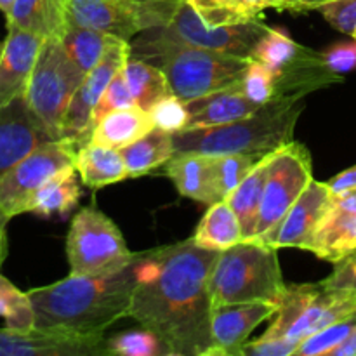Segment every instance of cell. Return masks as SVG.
I'll return each mask as SVG.
<instances>
[{"instance_id": "1", "label": "cell", "mask_w": 356, "mask_h": 356, "mask_svg": "<svg viewBox=\"0 0 356 356\" xmlns=\"http://www.w3.org/2000/svg\"><path fill=\"white\" fill-rule=\"evenodd\" d=\"M218 250L193 240L138 252L129 316L155 332L172 356H211L212 299L209 291Z\"/></svg>"}, {"instance_id": "2", "label": "cell", "mask_w": 356, "mask_h": 356, "mask_svg": "<svg viewBox=\"0 0 356 356\" xmlns=\"http://www.w3.org/2000/svg\"><path fill=\"white\" fill-rule=\"evenodd\" d=\"M134 282L136 257L113 273L99 277L70 273L65 280L31 289L28 296L33 305L35 327L104 332L129 316Z\"/></svg>"}, {"instance_id": "3", "label": "cell", "mask_w": 356, "mask_h": 356, "mask_svg": "<svg viewBox=\"0 0 356 356\" xmlns=\"http://www.w3.org/2000/svg\"><path fill=\"white\" fill-rule=\"evenodd\" d=\"M129 47L131 56L159 66L172 94L183 101L236 86L250 59L188 44L163 26L141 31Z\"/></svg>"}, {"instance_id": "4", "label": "cell", "mask_w": 356, "mask_h": 356, "mask_svg": "<svg viewBox=\"0 0 356 356\" xmlns=\"http://www.w3.org/2000/svg\"><path fill=\"white\" fill-rule=\"evenodd\" d=\"M305 108V94L277 96L240 120L176 132L172 134L174 152L204 155L270 153L294 141L296 125Z\"/></svg>"}, {"instance_id": "5", "label": "cell", "mask_w": 356, "mask_h": 356, "mask_svg": "<svg viewBox=\"0 0 356 356\" xmlns=\"http://www.w3.org/2000/svg\"><path fill=\"white\" fill-rule=\"evenodd\" d=\"M285 287L278 250L257 242H240L221 250L209 282L212 308L235 302L278 305Z\"/></svg>"}, {"instance_id": "6", "label": "cell", "mask_w": 356, "mask_h": 356, "mask_svg": "<svg viewBox=\"0 0 356 356\" xmlns=\"http://www.w3.org/2000/svg\"><path fill=\"white\" fill-rule=\"evenodd\" d=\"M83 79L86 73L70 58L59 38L44 40L24 97L58 141L66 111Z\"/></svg>"}, {"instance_id": "7", "label": "cell", "mask_w": 356, "mask_h": 356, "mask_svg": "<svg viewBox=\"0 0 356 356\" xmlns=\"http://www.w3.org/2000/svg\"><path fill=\"white\" fill-rule=\"evenodd\" d=\"M66 256L72 275L113 273L136 257L118 226L94 205L80 209L66 236Z\"/></svg>"}, {"instance_id": "8", "label": "cell", "mask_w": 356, "mask_h": 356, "mask_svg": "<svg viewBox=\"0 0 356 356\" xmlns=\"http://www.w3.org/2000/svg\"><path fill=\"white\" fill-rule=\"evenodd\" d=\"M184 0H68L70 23L131 42L152 28L167 26Z\"/></svg>"}, {"instance_id": "9", "label": "cell", "mask_w": 356, "mask_h": 356, "mask_svg": "<svg viewBox=\"0 0 356 356\" xmlns=\"http://www.w3.org/2000/svg\"><path fill=\"white\" fill-rule=\"evenodd\" d=\"M313 181L312 156L306 146L291 141L273 149L268 160L266 183L261 200L256 235L250 242L263 238L284 219L302 191Z\"/></svg>"}, {"instance_id": "10", "label": "cell", "mask_w": 356, "mask_h": 356, "mask_svg": "<svg viewBox=\"0 0 356 356\" xmlns=\"http://www.w3.org/2000/svg\"><path fill=\"white\" fill-rule=\"evenodd\" d=\"M76 152L65 141H51L38 146L0 177V214L10 221L30 212L37 191L51 177L68 167H75Z\"/></svg>"}, {"instance_id": "11", "label": "cell", "mask_w": 356, "mask_h": 356, "mask_svg": "<svg viewBox=\"0 0 356 356\" xmlns=\"http://www.w3.org/2000/svg\"><path fill=\"white\" fill-rule=\"evenodd\" d=\"M163 28L188 44L238 58H252L257 42L270 30L261 17L243 23L209 24L198 16L190 0L181 3L170 23Z\"/></svg>"}, {"instance_id": "12", "label": "cell", "mask_w": 356, "mask_h": 356, "mask_svg": "<svg viewBox=\"0 0 356 356\" xmlns=\"http://www.w3.org/2000/svg\"><path fill=\"white\" fill-rule=\"evenodd\" d=\"M129 54H131V47H129L127 40H120L118 44H115L97 63L96 68L87 73L82 86L73 96L68 111H66L65 122H63L61 141L72 146L75 152H79L82 146L90 141L94 108L97 106L101 96L110 86L113 76L124 68Z\"/></svg>"}, {"instance_id": "13", "label": "cell", "mask_w": 356, "mask_h": 356, "mask_svg": "<svg viewBox=\"0 0 356 356\" xmlns=\"http://www.w3.org/2000/svg\"><path fill=\"white\" fill-rule=\"evenodd\" d=\"M104 332L40 329L28 332L0 329V356H110Z\"/></svg>"}, {"instance_id": "14", "label": "cell", "mask_w": 356, "mask_h": 356, "mask_svg": "<svg viewBox=\"0 0 356 356\" xmlns=\"http://www.w3.org/2000/svg\"><path fill=\"white\" fill-rule=\"evenodd\" d=\"M332 205V191L327 183H318L313 179L306 186L301 197L289 209L280 222L257 243L270 245L273 249H305L308 250L309 242L315 235L316 228L322 225Z\"/></svg>"}, {"instance_id": "15", "label": "cell", "mask_w": 356, "mask_h": 356, "mask_svg": "<svg viewBox=\"0 0 356 356\" xmlns=\"http://www.w3.org/2000/svg\"><path fill=\"white\" fill-rule=\"evenodd\" d=\"M58 141L35 115L26 97L0 104V177L45 143Z\"/></svg>"}, {"instance_id": "16", "label": "cell", "mask_w": 356, "mask_h": 356, "mask_svg": "<svg viewBox=\"0 0 356 356\" xmlns=\"http://www.w3.org/2000/svg\"><path fill=\"white\" fill-rule=\"evenodd\" d=\"M273 302H235L212 309L211 356H238L257 325L273 318Z\"/></svg>"}, {"instance_id": "17", "label": "cell", "mask_w": 356, "mask_h": 356, "mask_svg": "<svg viewBox=\"0 0 356 356\" xmlns=\"http://www.w3.org/2000/svg\"><path fill=\"white\" fill-rule=\"evenodd\" d=\"M44 38L16 26H7L0 44V104L24 96Z\"/></svg>"}, {"instance_id": "18", "label": "cell", "mask_w": 356, "mask_h": 356, "mask_svg": "<svg viewBox=\"0 0 356 356\" xmlns=\"http://www.w3.org/2000/svg\"><path fill=\"white\" fill-rule=\"evenodd\" d=\"M356 315V294L348 291H332L318 284L315 294L306 302L298 322L292 327L289 337L305 341L306 337L327 329L337 322Z\"/></svg>"}, {"instance_id": "19", "label": "cell", "mask_w": 356, "mask_h": 356, "mask_svg": "<svg viewBox=\"0 0 356 356\" xmlns=\"http://www.w3.org/2000/svg\"><path fill=\"white\" fill-rule=\"evenodd\" d=\"M188 106V127H212V125L228 124L249 117L259 110L263 104L250 101L240 90V82L228 89L216 90L205 96L186 101Z\"/></svg>"}, {"instance_id": "20", "label": "cell", "mask_w": 356, "mask_h": 356, "mask_svg": "<svg viewBox=\"0 0 356 356\" xmlns=\"http://www.w3.org/2000/svg\"><path fill=\"white\" fill-rule=\"evenodd\" d=\"M165 172L183 197L207 205L219 202L211 155L195 152L174 153L172 159L165 163Z\"/></svg>"}, {"instance_id": "21", "label": "cell", "mask_w": 356, "mask_h": 356, "mask_svg": "<svg viewBox=\"0 0 356 356\" xmlns=\"http://www.w3.org/2000/svg\"><path fill=\"white\" fill-rule=\"evenodd\" d=\"M68 24V0H14L7 16V26L26 30L44 40H61Z\"/></svg>"}, {"instance_id": "22", "label": "cell", "mask_w": 356, "mask_h": 356, "mask_svg": "<svg viewBox=\"0 0 356 356\" xmlns=\"http://www.w3.org/2000/svg\"><path fill=\"white\" fill-rule=\"evenodd\" d=\"M308 250L318 259L334 264L356 254V212H327L309 242Z\"/></svg>"}, {"instance_id": "23", "label": "cell", "mask_w": 356, "mask_h": 356, "mask_svg": "<svg viewBox=\"0 0 356 356\" xmlns=\"http://www.w3.org/2000/svg\"><path fill=\"white\" fill-rule=\"evenodd\" d=\"M75 169L86 186L103 188L127 179V165L120 149L87 143L76 152Z\"/></svg>"}, {"instance_id": "24", "label": "cell", "mask_w": 356, "mask_h": 356, "mask_svg": "<svg viewBox=\"0 0 356 356\" xmlns=\"http://www.w3.org/2000/svg\"><path fill=\"white\" fill-rule=\"evenodd\" d=\"M153 125L152 117L148 111L141 110L138 106L125 108V110L111 111L104 115L90 134V141L94 145L108 146V148L122 149L152 131Z\"/></svg>"}, {"instance_id": "25", "label": "cell", "mask_w": 356, "mask_h": 356, "mask_svg": "<svg viewBox=\"0 0 356 356\" xmlns=\"http://www.w3.org/2000/svg\"><path fill=\"white\" fill-rule=\"evenodd\" d=\"M191 240L198 247L218 250V252L243 242L242 225H240L238 216L235 214L232 205L226 200H219L209 205L207 212L198 222L197 232L191 236Z\"/></svg>"}, {"instance_id": "26", "label": "cell", "mask_w": 356, "mask_h": 356, "mask_svg": "<svg viewBox=\"0 0 356 356\" xmlns=\"http://www.w3.org/2000/svg\"><path fill=\"white\" fill-rule=\"evenodd\" d=\"M270 153H266L263 159H259V162L243 177L242 183L225 198L232 205L235 214L238 216L243 232V242H250L254 238V235H256V225L257 218H259L264 183H266Z\"/></svg>"}, {"instance_id": "27", "label": "cell", "mask_w": 356, "mask_h": 356, "mask_svg": "<svg viewBox=\"0 0 356 356\" xmlns=\"http://www.w3.org/2000/svg\"><path fill=\"white\" fill-rule=\"evenodd\" d=\"M127 165L129 177H141L149 170L163 165L174 156L172 134L153 127L134 143L120 149Z\"/></svg>"}, {"instance_id": "28", "label": "cell", "mask_w": 356, "mask_h": 356, "mask_svg": "<svg viewBox=\"0 0 356 356\" xmlns=\"http://www.w3.org/2000/svg\"><path fill=\"white\" fill-rule=\"evenodd\" d=\"M122 73H124L129 90L134 97L136 106L145 111L152 110L162 97L172 92L165 79V73L159 66L141 58L129 54Z\"/></svg>"}, {"instance_id": "29", "label": "cell", "mask_w": 356, "mask_h": 356, "mask_svg": "<svg viewBox=\"0 0 356 356\" xmlns=\"http://www.w3.org/2000/svg\"><path fill=\"white\" fill-rule=\"evenodd\" d=\"M79 177L80 176L75 167H68V169L56 174L37 191L30 204V212L44 216V218L54 214H68L72 209L76 207L80 193H82Z\"/></svg>"}, {"instance_id": "30", "label": "cell", "mask_w": 356, "mask_h": 356, "mask_svg": "<svg viewBox=\"0 0 356 356\" xmlns=\"http://www.w3.org/2000/svg\"><path fill=\"white\" fill-rule=\"evenodd\" d=\"M120 40L122 38L108 35L104 31L70 23L65 35H63L61 44L65 51L68 52L70 58L87 75L90 70L96 68V65L103 59V56Z\"/></svg>"}, {"instance_id": "31", "label": "cell", "mask_w": 356, "mask_h": 356, "mask_svg": "<svg viewBox=\"0 0 356 356\" xmlns=\"http://www.w3.org/2000/svg\"><path fill=\"white\" fill-rule=\"evenodd\" d=\"M302 51L305 47L299 45L287 31L280 30V28H270L264 37L257 42L252 52V59L263 63L277 76L282 70L287 68L294 59H298Z\"/></svg>"}, {"instance_id": "32", "label": "cell", "mask_w": 356, "mask_h": 356, "mask_svg": "<svg viewBox=\"0 0 356 356\" xmlns=\"http://www.w3.org/2000/svg\"><path fill=\"white\" fill-rule=\"evenodd\" d=\"M266 153H225L211 155L212 176L219 200H225Z\"/></svg>"}, {"instance_id": "33", "label": "cell", "mask_w": 356, "mask_h": 356, "mask_svg": "<svg viewBox=\"0 0 356 356\" xmlns=\"http://www.w3.org/2000/svg\"><path fill=\"white\" fill-rule=\"evenodd\" d=\"M0 316L6 329L28 332L35 327V312L28 292H21L13 282L0 273Z\"/></svg>"}, {"instance_id": "34", "label": "cell", "mask_w": 356, "mask_h": 356, "mask_svg": "<svg viewBox=\"0 0 356 356\" xmlns=\"http://www.w3.org/2000/svg\"><path fill=\"white\" fill-rule=\"evenodd\" d=\"M198 16L209 24L243 23L261 17L256 0H190Z\"/></svg>"}, {"instance_id": "35", "label": "cell", "mask_w": 356, "mask_h": 356, "mask_svg": "<svg viewBox=\"0 0 356 356\" xmlns=\"http://www.w3.org/2000/svg\"><path fill=\"white\" fill-rule=\"evenodd\" d=\"M110 355L117 356H172L167 344L148 329L127 330L108 339Z\"/></svg>"}, {"instance_id": "36", "label": "cell", "mask_w": 356, "mask_h": 356, "mask_svg": "<svg viewBox=\"0 0 356 356\" xmlns=\"http://www.w3.org/2000/svg\"><path fill=\"white\" fill-rule=\"evenodd\" d=\"M356 322V315L351 318L337 322L334 325H329L327 329L320 330V332L313 334V336L306 337L301 344H299L296 356H330L332 351L343 343L351 332Z\"/></svg>"}, {"instance_id": "37", "label": "cell", "mask_w": 356, "mask_h": 356, "mask_svg": "<svg viewBox=\"0 0 356 356\" xmlns=\"http://www.w3.org/2000/svg\"><path fill=\"white\" fill-rule=\"evenodd\" d=\"M240 90L254 103L266 104L268 101L277 97V80L270 68L250 58L240 80Z\"/></svg>"}, {"instance_id": "38", "label": "cell", "mask_w": 356, "mask_h": 356, "mask_svg": "<svg viewBox=\"0 0 356 356\" xmlns=\"http://www.w3.org/2000/svg\"><path fill=\"white\" fill-rule=\"evenodd\" d=\"M148 113L152 117L153 125L169 132V134H176V132L184 131L188 127L186 101H183L172 92L162 97Z\"/></svg>"}, {"instance_id": "39", "label": "cell", "mask_w": 356, "mask_h": 356, "mask_svg": "<svg viewBox=\"0 0 356 356\" xmlns=\"http://www.w3.org/2000/svg\"><path fill=\"white\" fill-rule=\"evenodd\" d=\"M132 106H136L134 97H132L127 82H125L124 73H122L120 70V72L113 76V80H111L110 86L106 87V90L103 92L97 106L94 108L92 131H94V125H96L104 115L111 113V111L125 110V108H132Z\"/></svg>"}, {"instance_id": "40", "label": "cell", "mask_w": 356, "mask_h": 356, "mask_svg": "<svg viewBox=\"0 0 356 356\" xmlns=\"http://www.w3.org/2000/svg\"><path fill=\"white\" fill-rule=\"evenodd\" d=\"M301 341L291 339V337H273L263 336L245 343L240 350L238 356H296Z\"/></svg>"}, {"instance_id": "41", "label": "cell", "mask_w": 356, "mask_h": 356, "mask_svg": "<svg viewBox=\"0 0 356 356\" xmlns=\"http://www.w3.org/2000/svg\"><path fill=\"white\" fill-rule=\"evenodd\" d=\"M318 10L323 19L341 33L351 35L356 30V0H334Z\"/></svg>"}, {"instance_id": "42", "label": "cell", "mask_w": 356, "mask_h": 356, "mask_svg": "<svg viewBox=\"0 0 356 356\" xmlns=\"http://www.w3.org/2000/svg\"><path fill=\"white\" fill-rule=\"evenodd\" d=\"M320 284L325 289H332V291H348L356 294V254L337 261L332 275Z\"/></svg>"}, {"instance_id": "43", "label": "cell", "mask_w": 356, "mask_h": 356, "mask_svg": "<svg viewBox=\"0 0 356 356\" xmlns=\"http://www.w3.org/2000/svg\"><path fill=\"white\" fill-rule=\"evenodd\" d=\"M323 59H325L327 66L332 72L344 75L348 72L356 70V40L353 42H339V44L332 45L322 52Z\"/></svg>"}, {"instance_id": "44", "label": "cell", "mask_w": 356, "mask_h": 356, "mask_svg": "<svg viewBox=\"0 0 356 356\" xmlns=\"http://www.w3.org/2000/svg\"><path fill=\"white\" fill-rule=\"evenodd\" d=\"M327 186H329L330 191H332V197L355 191L356 190V165L343 170V172H339L337 176H334L332 179L327 181Z\"/></svg>"}, {"instance_id": "45", "label": "cell", "mask_w": 356, "mask_h": 356, "mask_svg": "<svg viewBox=\"0 0 356 356\" xmlns=\"http://www.w3.org/2000/svg\"><path fill=\"white\" fill-rule=\"evenodd\" d=\"M334 0H285L278 10H292V13H308V10H318L325 3Z\"/></svg>"}, {"instance_id": "46", "label": "cell", "mask_w": 356, "mask_h": 356, "mask_svg": "<svg viewBox=\"0 0 356 356\" xmlns=\"http://www.w3.org/2000/svg\"><path fill=\"white\" fill-rule=\"evenodd\" d=\"M330 356H356V322L351 332L348 334L346 339L332 351Z\"/></svg>"}, {"instance_id": "47", "label": "cell", "mask_w": 356, "mask_h": 356, "mask_svg": "<svg viewBox=\"0 0 356 356\" xmlns=\"http://www.w3.org/2000/svg\"><path fill=\"white\" fill-rule=\"evenodd\" d=\"M7 219L0 214V268H2L3 261L7 257V232H6V226H7Z\"/></svg>"}, {"instance_id": "48", "label": "cell", "mask_w": 356, "mask_h": 356, "mask_svg": "<svg viewBox=\"0 0 356 356\" xmlns=\"http://www.w3.org/2000/svg\"><path fill=\"white\" fill-rule=\"evenodd\" d=\"M285 0H256L257 7H259L261 10L264 9H280V6L284 3Z\"/></svg>"}, {"instance_id": "49", "label": "cell", "mask_w": 356, "mask_h": 356, "mask_svg": "<svg viewBox=\"0 0 356 356\" xmlns=\"http://www.w3.org/2000/svg\"><path fill=\"white\" fill-rule=\"evenodd\" d=\"M14 6V0H0V10H2L3 14H6V17L9 16L10 9H13Z\"/></svg>"}, {"instance_id": "50", "label": "cell", "mask_w": 356, "mask_h": 356, "mask_svg": "<svg viewBox=\"0 0 356 356\" xmlns=\"http://www.w3.org/2000/svg\"><path fill=\"white\" fill-rule=\"evenodd\" d=\"M351 37H353V38H355V40H356V30L353 31V33H351Z\"/></svg>"}]
</instances>
